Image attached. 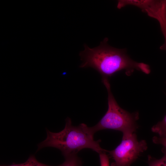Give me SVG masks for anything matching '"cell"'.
<instances>
[{"label": "cell", "instance_id": "cell-4", "mask_svg": "<svg viewBox=\"0 0 166 166\" xmlns=\"http://www.w3.org/2000/svg\"><path fill=\"white\" fill-rule=\"evenodd\" d=\"M147 148L146 141H138L135 133L127 138H122L115 149L107 151L114 160L111 166H130Z\"/></svg>", "mask_w": 166, "mask_h": 166}, {"label": "cell", "instance_id": "cell-3", "mask_svg": "<svg viewBox=\"0 0 166 166\" xmlns=\"http://www.w3.org/2000/svg\"><path fill=\"white\" fill-rule=\"evenodd\" d=\"M102 81L108 92V109L96 125L89 127V130L93 134L105 129L119 131L122 132L123 138H127L135 133L138 128L136 121L139 119L138 113H131L121 108L112 93L108 78L102 77Z\"/></svg>", "mask_w": 166, "mask_h": 166}, {"label": "cell", "instance_id": "cell-11", "mask_svg": "<svg viewBox=\"0 0 166 166\" xmlns=\"http://www.w3.org/2000/svg\"><path fill=\"white\" fill-rule=\"evenodd\" d=\"M161 50H166V38H164V42L163 44L160 47Z\"/></svg>", "mask_w": 166, "mask_h": 166}, {"label": "cell", "instance_id": "cell-5", "mask_svg": "<svg viewBox=\"0 0 166 166\" xmlns=\"http://www.w3.org/2000/svg\"><path fill=\"white\" fill-rule=\"evenodd\" d=\"M151 130L158 134L160 136H166V115L161 121L152 127Z\"/></svg>", "mask_w": 166, "mask_h": 166}, {"label": "cell", "instance_id": "cell-7", "mask_svg": "<svg viewBox=\"0 0 166 166\" xmlns=\"http://www.w3.org/2000/svg\"><path fill=\"white\" fill-rule=\"evenodd\" d=\"M65 159L64 163L57 166H82L81 160L77 154L70 156Z\"/></svg>", "mask_w": 166, "mask_h": 166}, {"label": "cell", "instance_id": "cell-2", "mask_svg": "<svg viewBox=\"0 0 166 166\" xmlns=\"http://www.w3.org/2000/svg\"><path fill=\"white\" fill-rule=\"evenodd\" d=\"M47 136L45 139L38 145L37 152L47 147L59 149L65 158L77 155L81 150L90 148L99 154L107 150L101 148V140H95L89 127L84 123L78 126L72 125L71 119H65L64 128L58 132H53L46 129Z\"/></svg>", "mask_w": 166, "mask_h": 166}, {"label": "cell", "instance_id": "cell-8", "mask_svg": "<svg viewBox=\"0 0 166 166\" xmlns=\"http://www.w3.org/2000/svg\"><path fill=\"white\" fill-rule=\"evenodd\" d=\"M163 152L164 154V156L159 159L148 155V162L149 166H166V152Z\"/></svg>", "mask_w": 166, "mask_h": 166}, {"label": "cell", "instance_id": "cell-6", "mask_svg": "<svg viewBox=\"0 0 166 166\" xmlns=\"http://www.w3.org/2000/svg\"><path fill=\"white\" fill-rule=\"evenodd\" d=\"M0 166H52L44 164L38 161L35 156H30L25 162L20 164H13L9 165H0Z\"/></svg>", "mask_w": 166, "mask_h": 166}, {"label": "cell", "instance_id": "cell-9", "mask_svg": "<svg viewBox=\"0 0 166 166\" xmlns=\"http://www.w3.org/2000/svg\"><path fill=\"white\" fill-rule=\"evenodd\" d=\"M152 140L155 144H160L163 146L162 151L166 152V136H154L152 139Z\"/></svg>", "mask_w": 166, "mask_h": 166}, {"label": "cell", "instance_id": "cell-1", "mask_svg": "<svg viewBox=\"0 0 166 166\" xmlns=\"http://www.w3.org/2000/svg\"><path fill=\"white\" fill-rule=\"evenodd\" d=\"M106 38L100 45L91 48L84 44V50L79 56L83 61L81 68L92 67L97 70L102 77H109L117 72L126 70L129 75L135 70L148 74L151 71L149 66L144 63L137 62L127 54L125 49H119L112 47L108 43Z\"/></svg>", "mask_w": 166, "mask_h": 166}, {"label": "cell", "instance_id": "cell-10", "mask_svg": "<svg viewBox=\"0 0 166 166\" xmlns=\"http://www.w3.org/2000/svg\"><path fill=\"white\" fill-rule=\"evenodd\" d=\"M106 152H104L99 154L101 166H110L109 158Z\"/></svg>", "mask_w": 166, "mask_h": 166}]
</instances>
